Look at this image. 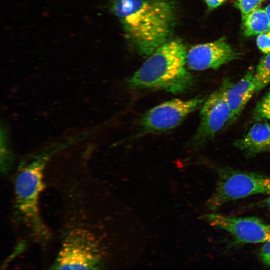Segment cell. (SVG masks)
<instances>
[{
	"instance_id": "cell-1",
	"label": "cell",
	"mask_w": 270,
	"mask_h": 270,
	"mask_svg": "<svg viewBox=\"0 0 270 270\" xmlns=\"http://www.w3.org/2000/svg\"><path fill=\"white\" fill-rule=\"evenodd\" d=\"M110 8L140 55L148 56L169 40L176 19L171 0H112Z\"/></svg>"
},
{
	"instance_id": "cell-2",
	"label": "cell",
	"mask_w": 270,
	"mask_h": 270,
	"mask_svg": "<svg viewBox=\"0 0 270 270\" xmlns=\"http://www.w3.org/2000/svg\"><path fill=\"white\" fill-rule=\"evenodd\" d=\"M187 51L180 40H168L148 56L128 80L135 89H154L174 94L187 92L194 84L186 68Z\"/></svg>"
},
{
	"instance_id": "cell-3",
	"label": "cell",
	"mask_w": 270,
	"mask_h": 270,
	"mask_svg": "<svg viewBox=\"0 0 270 270\" xmlns=\"http://www.w3.org/2000/svg\"><path fill=\"white\" fill-rule=\"evenodd\" d=\"M48 156H40L22 168L14 184L16 211L23 224L38 238L48 235L39 210V198L44 188L43 174Z\"/></svg>"
},
{
	"instance_id": "cell-4",
	"label": "cell",
	"mask_w": 270,
	"mask_h": 270,
	"mask_svg": "<svg viewBox=\"0 0 270 270\" xmlns=\"http://www.w3.org/2000/svg\"><path fill=\"white\" fill-rule=\"evenodd\" d=\"M106 252L92 232L73 228L64 237L55 260L46 270H104Z\"/></svg>"
},
{
	"instance_id": "cell-5",
	"label": "cell",
	"mask_w": 270,
	"mask_h": 270,
	"mask_svg": "<svg viewBox=\"0 0 270 270\" xmlns=\"http://www.w3.org/2000/svg\"><path fill=\"white\" fill-rule=\"evenodd\" d=\"M218 180L207 200L208 210L214 211L226 204L250 196L270 195V176L258 173L216 166Z\"/></svg>"
},
{
	"instance_id": "cell-6",
	"label": "cell",
	"mask_w": 270,
	"mask_h": 270,
	"mask_svg": "<svg viewBox=\"0 0 270 270\" xmlns=\"http://www.w3.org/2000/svg\"><path fill=\"white\" fill-rule=\"evenodd\" d=\"M228 80L206 98L201 106L200 122L196 133L186 144V148L196 152L212 140L225 126H228L230 110L225 92Z\"/></svg>"
},
{
	"instance_id": "cell-7",
	"label": "cell",
	"mask_w": 270,
	"mask_h": 270,
	"mask_svg": "<svg viewBox=\"0 0 270 270\" xmlns=\"http://www.w3.org/2000/svg\"><path fill=\"white\" fill-rule=\"evenodd\" d=\"M206 97L189 100L174 98L148 110L140 118V134L170 130L180 125L192 112L202 106Z\"/></svg>"
},
{
	"instance_id": "cell-8",
	"label": "cell",
	"mask_w": 270,
	"mask_h": 270,
	"mask_svg": "<svg viewBox=\"0 0 270 270\" xmlns=\"http://www.w3.org/2000/svg\"><path fill=\"white\" fill-rule=\"evenodd\" d=\"M211 226L223 230L242 244L265 243L270 240V224L254 216L237 217L217 213L202 216Z\"/></svg>"
},
{
	"instance_id": "cell-9",
	"label": "cell",
	"mask_w": 270,
	"mask_h": 270,
	"mask_svg": "<svg viewBox=\"0 0 270 270\" xmlns=\"http://www.w3.org/2000/svg\"><path fill=\"white\" fill-rule=\"evenodd\" d=\"M239 56L240 54L222 38L192 46L187 52L186 62L188 68L194 70H217Z\"/></svg>"
},
{
	"instance_id": "cell-10",
	"label": "cell",
	"mask_w": 270,
	"mask_h": 270,
	"mask_svg": "<svg viewBox=\"0 0 270 270\" xmlns=\"http://www.w3.org/2000/svg\"><path fill=\"white\" fill-rule=\"evenodd\" d=\"M254 70L253 68H249L242 78L234 84L228 82L225 92L230 110L228 124H232L237 120L248 102L256 92L254 80Z\"/></svg>"
},
{
	"instance_id": "cell-11",
	"label": "cell",
	"mask_w": 270,
	"mask_h": 270,
	"mask_svg": "<svg viewBox=\"0 0 270 270\" xmlns=\"http://www.w3.org/2000/svg\"><path fill=\"white\" fill-rule=\"evenodd\" d=\"M233 145L248 158L270 152V122H256L244 136L235 140Z\"/></svg>"
},
{
	"instance_id": "cell-12",
	"label": "cell",
	"mask_w": 270,
	"mask_h": 270,
	"mask_svg": "<svg viewBox=\"0 0 270 270\" xmlns=\"http://www.w3.org/2000/svg\"><path fill=\"white\" fill-rule=\"evenodd\" d=\"M242 22L244 34L246 36L270 31V22L264 9L258 8L252 12Z\"/></svg>"
},
{
	"instance_id": "cell-13",
	"label": "cell",
	"mask_w": 270,
	"mask_h": 270,
	"mask_svg": "<svg viewBox=\"0 0 270 270\" xmlns=\"http://www.w3.org/2000/svg\"><path fill=\"white\" fill-rule=\"evenodd\" d=\"M254 80L256 92L262 90L270 82V52L260 59L254 70Z\"/></svg>"
},
{
	"instance_id": "cell-14",
	"label": "cell",
	"mask_w": 270,
	"mask_h": 270,
	"mask_svg": "<svg viewBox=\"0 0 270 270\" xmlns=\"http://www.w3.org/2000/svg\"><path fill=\"white\" fill-rule=\"evenodd\" d=\"M252 118L256 122L270 120V89L256 104Z\"/></svg>"
},
{
	"instance_id": "cell-15",
	"label": "cell",
	"mask_w": 270,
	"mask_h": 270,
	"mask_svg": "<svg viewBox=\"0 0 270 270\" xmlns=\"http://www.w3.org/2000/svg\"><path fill=\"white\" fill-rule=\"evenodd\" d=\"M265 0H236L234 6L240 12L243 20L248 14L259 8Z\"/></svg>"
},
{
	"instance_id": "cell-16",
	"label": "cell",
	"mask_w": 270,
	"mask_h": 270,
	"mask_svg": "<svg viewBox=\"0 0 270 270\" xmlns=\"http://www.w3.org/2000/svg\"><path fill=\"white\" fill-rule=\"evenodd\" d=\"M256 45L258 49L264 54L270 52V31L258 35Z\"/></svg>"
},
{
	"instance_id": "cell-17",
	"label": "cell",
	"mask_w": 270,
	"mask_h": 270,
	"mask_svg": "<svg viewBox=\"0 0 270 270\" xmlns=\"http://www.w3.org/2000/svg\"><path fill=\"white\" fill-rule=\"evenodd\" d=\"M259 256L261 260L268 266H270V240L262 246Z\"/></svg>"
},
{
	"instance_id": "cell-18",
	"label": "cell",
	"mask_w": 270,
	"mask_h": 270,
	"mask_svg": "<svg viewBox=\"0 0 270 270\" xmlns=\"http://www.w3.org/2000/svg\"><path fill=\"white\" fill-rule=\"evenodd\" d=\"M226 0H204L208 8L210 10L214 9L221 6Z\"/></svg>"
},
{
	"instance_id": "cell-19",
	"label": "cell",
	"mask_w": 270,
	"mask_h": 270,
	"mask_svg": "<svg viewBox=\"0 0 270 270\" xmlns=\"http://www.w3.org/2000/svg\"><path fill=\"white\" fill-rule=\"evenodd\" d=\"M260 204L262 206L266 208L270 212V196L262 200Z\"/></svg>"
},
{
	"instance_id": "cell-20",
	"label": "cell",
	"mask_w": 270,
	"mask_h": 270,
	"mask_svg": "<svg viewBox=\"0 0 270 270\" xmlns=\"http://www.w3.org/2000/svg\"><path fill=\"white\" fill-rule=\"evenodd\" d=\"M270 22V4H269L264 8Z\"/></svg>"
}]
</instances>
